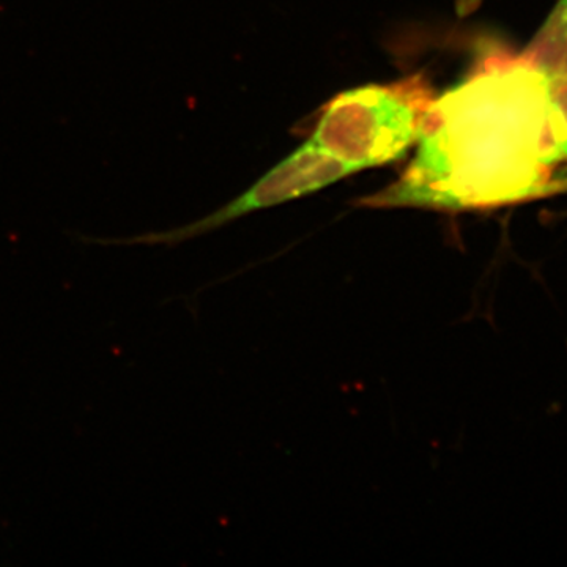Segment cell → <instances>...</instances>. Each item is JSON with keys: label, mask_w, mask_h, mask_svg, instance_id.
<instances>
[{"label": "cell", "mask_w": 567, "mask_h": 567, "mask_svg": "<svg viewBox=\"0 0 567 567\" xmlns=\"http://www.w3.org/2000/svg\"><path fill=\"white\" fill-rule=\"evenodd\" d=\"M416 142L399 181L357 205L462 212L537 196L567 158V74L535 63L477 71L434 99Z\"/></svg>", "instance_id": "cell-1"}, {"label": "cell", "mask_w": 567, "mask_h": 567, "mask_svg": "<svg viewBox=\"0 0 567 567\" xmlns=\"http://www.w3.org/2000/svg\"><path fill=\"white\" fill-rule=\"evenodd\" d=\"M434 99L421 76L352 89L324 106L311 141L354 173L383 166L415 144Z\"/></svg>", "instance_id": "cell-2"}, {"label": "cell", "mask_w": 567, "mask_h": 567, "mask_svg": "<svg viewBox=\"0 0 567 567\" xmlns=\"http://www.w3.org/2000/svg\"><path fill=\"white\" fill-rule=\"evenodd\" d=\"M354 171L349 164L334 158L309 140L292 155L275 166L265 177L260 178L244 196L233 200L218 212L205 216L199 221L166 233H151L130 238H84L96 245H177L189 238L199 237L218 229L223 224L234 221L246 213L262 210L274 205L289 203L306 194L319 192L331 183L341 181Z\"/></svg>", "instance_id": "cell-3"}, {"label": "cell", "mask_w": 567, "mask_h": 567, "mask_svg": "<svg viewBox=\"0 0 567 567\" xmlns=\"http://www.w3.org/2000/svg\"><path fill=\"white\" fill-rule=\"evenodd\" d=\"M540 43L546 44H567V0H561L554 17L548 21L547 28L543 31Z\"/></svg>", "instance_id": "cell-4"}]
</instances>
